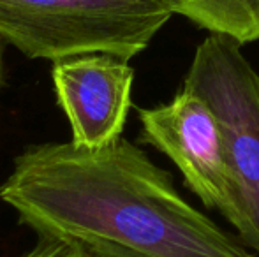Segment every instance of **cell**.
Wrapping results in <instances>:
<instances>
[{
	"label": "cell",
	"mask_w": 259,
	"mask_h": 257,
	"mask_svg": "<svg viewBox=\"0 0 259 257\" xmlns=\"http://www.w3.org/2000/svg\"><path fill=\"white\" fill-rule=\"evenodd\" d=\"M6 49L7 42L0 37V88H2L4 79H6Z\"/></svg>",
	"instance_id": "ba28073f"
},
{
	"label": "cell",
	"mask_w": 259,
	"mask_h": 257,
	"mask_svg": "<svg viewBox=\"0 0 259 257\" xmlns=\"http://www.w3.org/2000/svg\"><path fill=\"white\" fill-rule=\"evenodd\" d=\"M141 141L164 153L184 182L210 210L221 212L226 199V161L222 136L211 110L182 88L169 102L143 108Z\"/></svg>",
	"instance_id": "277c9868"
},
{
	"label": "cell",
	"mask_w": 259,
	"mask_h": 257,
	"mask_svg": "<svg viewBox=\"0 0 259 257\" xmlns=\"http://www.w3.org/2000/svg\"><path fill=\"white\" fill-rule=\"evenodd\" d=\"M52 76L74 146L97 150L122 137L134 83L127 60L106 53L67 57L55 60Z\"/></svg>",
	"instance_id": "5b68a950"
},
{
	"label": "cell",
	"mask_w": 259,
	"mask_h": 257,
	"mask_svg": "<svg viewBox=\"0 0 259 257\" xmlns=\"http://www.w3.org/2000/svg\"><path fill=\"white\" fill-rule=\"evenodd\" d=\"M184 90L217 120L228 180L221 213L259 257V72L238 42L210 34L196 48Z\"/></svg>",
	"instance_id": "7a4b0ae2"
},
{
	"label": "cell",
	"mask_w": 259,
	"mask_h": 257,
	"mask_svg": "<svg viewBox=\"0 0 259 257\" xmlns=\"http://www.w3.org/2000/svg\"><path fill=\"white\" fill-rule=\"evenodd\" d=\"M171 16L169 0H0V37L30 59L106 53L129 62Z\"/></svg>",
	"instance_id": "3957f363"
},
{
	"label": "cell",
	"mask_w": 259,
	"mask_h": 257,
	"mask_svg": "<svg viewBox=\"0 0 259 257\" xmlns=\"http://www.w3.org/2000/svg\"><path fill=\"white\" fill-rule=\"evenodd\" d=\"M0 199L37 234L140 257H257L189 204L169 173L123 137L97 150L71 141L27 148Z\"/></svg>",
	"instance_id": "6da1fadb"
},
{
	"label": "cell",
	"mask_w": 259,
	"mask_h": 257,
	"mask_svg": "<svg viewBox=\"0 0 259 257\" xmlns=\"http://www.w3.org/2000/svg\"><path fill=\"white\" fill-rule=\"evenodd\" d=\"M173 14L240 46L259 41V0H169Z\"/></svg>",
	"instance_id": "8992f818"
},
{
	"label": "cell",
	"mask_w": 259,
	"mask_h": 257,
	"mask_svg": "<svg viewBox=\"0 0 259 257\" xmlns=\"http://www.w3.org/2000/svg\"><path fill=\"white\" fill-rule=\"evenodd\" d=\"M37 243L21 257H140L129 250L76 238L37 234Z\"/></svg>",
	"instance_id": "52a82bcc"
}]
</instances>
